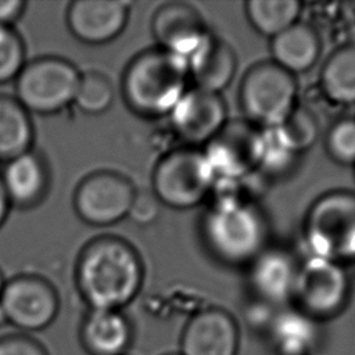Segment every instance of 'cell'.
<instances>
[{"instance_id":"obj_28","label":"cell","mask_w":355,"mask_h":355,"mask_svg":"<svg viewBox=\"0 0 355 355\" xmlns=\"http://www.w3.org/2000/svg\"><path fill=\"white\" fill-rule=\"evenodd\" d=\"M324 148L336 164L355 166V118L343 116L333 122L324 137Z\"/></svg>"},{"instance_id":"obj_35","label":"cell","mask_w":355,"mask_h":355,"mask_svg":"<svg viewBox=\"0 0 355 355\" xmlns=\"http://www.w3.org/2000/svg\"><path fill=\"white\" fill-rule=\"evenodd\" d=\"M4 284H6V279H4L3 272L0 270V297H1V293H3V288H4Z\"/></svg>"},{"instance_id":"obj_31","label":"cell","mask_w":355,"mask_h":355,"mask_svg":"<svg viewBox=\"0 0 355 355\" xmlns=\"http://www.w3.org/2000/svg\"><path fill=\"white\" fill-rule=\"evenodd\" d=\"M0 355H49L46 347L26 333L0 337Z\"/></svg>"},{"instance_id":"obj_16","label":"cell","mask_w":355,"mask_h":355,"mask_svg":"<svg viewBox=\"0 0 355 355\" xmlns=\"http://www.w3.org/2000/svg\"><path fill=\"white\" fill-rule=\"evenodd\" d=\"M204 18L191 4L165 3L151 18V33L157 47L187 60L208 35Z\"/></svg>"},{"instance_id":"obj_6","label":"cell","mask_w":355,"mask_h":355,"mask_svg":"<svg viewBox=\"0 0 355 355\" xmlns=\"http://www.w3.org/2000/svg\"><path fill=\"white\" fill-rule=\"evenodd\" d=\"M212 190L214 178L201 148H172L154 166L151 191L168 208L193 209L211 197Z\"/></svg>"},{"instance_id":"obj_33","label":"cell","mask_w":355,"mask_h":355,"mask_svg":"<svg viewBox=\"0 0 355 355\" xmlns=\"http://www.w3.org/2000/svg\"><path fill=\"white\" fill-rule=\"evenodd\" d=\"M10 209H11V202L6 194V190L3 187L1 178H0V227L4 225V222L10 214Z\"/></svg>"},{"instance_id":"obj_3","label":"cell","mask_w":355,"mask_h":355,"mask_svg":"<svg viewBox=\"0 0 355 355\" xmlns=\"http://www.w3.org/2000/svg\"><path fill=\"white\" fill-rule=\"evenodd\" d=\"M187 60L159 47L146 49L126 65L121 94L128 108L139 116H168L189 89Z\"/></svg>"},{"instance_id":"obj_11","label":"cell","mask_w":355,"mask_h":355,"mask_svg":"<svg viewBox=\"0 0 355 355\" xmlns=\"http://www.w3.org/2000/svg\"><path fill=\"white\" fill-rule=\"evenodd\" d=\"M0 305L7 324L21 333H36L49 327L60 312L55 287L37 275H17L6 280Z\"/></svg>"},{"instance_id":"obj_37","label":"cell","mask_w":355,"mask_h":355,"mask_svg":"<svg viewBox=\"0 0 355 355\" xmlns=\"http://www.w3.org/2000/svg\"><path fill=\"white\" fill-rule=\"evenodd\" d=\"M354 168H355V166H354Z\"/></svg>"},{"instance_id":"obj_2","label":"cell","mask_w":355,"mask_h":355,"mask_svg":"<svg viewBox=\"0 0 355 355\" xmlns=\"http://www.w3.org/2000/svg\"><path fill=\"white\" fill-rule=\"evenodd\" d=\"M207 252L226 266H247L269 245L270 227L262 207L241 193H215L200 219Z\"/></svg>"},{"instance_id":"obj_8","label":"cell","mask_w":355,"mask_h":355,"mask_svg":"<svg viewBox=\"0 0 355 355\" xmlns=\"http://www.w3.org/2000/svg\"><path fill=\"white\" fill-rule=\"evenodd\" d=\"M258 139V128L244 119H233L201 148L214 178L212 194L237 191L257 172Z\"/></svg>"},{"instance_id":"obj_20","label":"cell","mask_w":355,"mask_h":355,"mask_svg":"<svg viewBox=\"0 0 355 355\" xmlns=\"http://www.w3.org/2000/svg\"><path fill=\"white\" fill-rule=\"evenodd\" d=\"M187 68L194 87L220 94L236 75L237 54L227 42L208 32L200 47L187 58Z\"/></svg>"},{"instance_id":"obj_4","label":"cell","mask_w":355,"mask_h":355,"mask_svg":"<svg viewBox=\"0 0 355 355\" xmlns=\"http://www.w3.org/2000/svg\"><path fill=\"white\" fill-rule=\"evenodd\" d=\"M309 255L345 265L355 262V191L338 189L319 196L302 222Z\"/></svg>"},{"instance_id":"obj_5","label":"cell","mask_w":355,"mask_h":355,"mask_svg":"<svg viewBox=\"0 0 355 355\" xmlns=\"http://www.w3.org/2000/svg\"><path fill=\"white\" fill-rule=\"evenodd\" d=\"M239 105L252 126L277 128L298 107L297 79L270 60L255 62L241 78Z\"/></svg>"},{"instance_id":"obj_30","label":"cell","mask_w":355,"mask_h":355,"mask_svg":"<svg viewBox=\"0 0 355 355\" xmlns=\"http://www.w3.org/2000/svg\"><path fill=\"white\" fill-rule=\"evenodd\" d=\"M162 204L151 190H136L128 218L139 226L154 223L161 215Z\"/></svg>"},{"instance_id":"obj_21","label":"cell","mask_w":355,"mask_h":355,"mask_svg":"<svg viewBox=\"0 0 355 355\" xmlns=\"http://www.w3.org/2000/svg\"><path fill=\"white\" fill-rule=\"evenodd\" d=\"M269 51L270 61L295 76L309 71L318 62L322 42L312 25L297 21L270 39Z\"/></svg>"},{"instance_id":"obj_23","label":"cell","mask_w":355,"mask_h":355,"mask_svg":"<svg viewBox=\"0 0 355 355\" xmlns=\"http://www.w3.org/2000/svg\"><path fill=\"white\" fill-rule=\"evenodd\" d=\"M320 89L336 104H355V43L337 47L322 65Z\"/></svg>"},{"instance_id":"obj_27","label":"cell","mask_w":355,"mask_h":355,"mask_svg":"<svg viewBox=\"0 0 355 355\" xmlns=\"http://www.w3.org/2000/svg\"><path fill=\"white\" fill-rule=\"evenodd\" d=\"M273 129L282 143L297 155H302L309 150L316 143L319 135L316 116L312 111L300 105L280 126Z\"/></svg>"},{"instance_id":"obj_14","label":"cell","mask_w":355,"mask_h":355,"mask_svg":"<svg viewBox=\"0 0 355 355\" xmlns=\"http://www.w3.org/2000/svg\"><path fill=\"white\" fill-rule=\"evenodd\" d=\"M130 8L125 0H75L67 8V26L80 43L103 46L123 32Z\"/></svg>"},{"instance_id":"obj_25","label":"cell","mask_w":355,"mask_h":355,"mask_svg":"<svg viewBox=\"0 0 355 355\" xmlns=\"http://www.w3.org/2000/svg\"><path fill=\"white\" fill-rule=\"evenodd\" d=\"M297 155L277 137L275 129H259L257 173L263 178H282L297 165Z\"/></svg>"},{"instance_id":"obj_7","label":"cell","mask_w":355,"mask_h":355,"mask_svg":"<svg viewBox=\"0 0 355 355\" xmlns=\"http://www.w3.org/2000/svg\"><path fill=\"white\" fill-rule=\"evenodd\" d=\"M80 72L73 62L55 55L26 61L15 79V98L29 114L54 115L73 104Z\"/></svg>"},{"instance_id":"obj_10","label":"cell","mask_w":355,"mask_h":355,"mask_svg":"<svg viewBox=\"0 0 355 355\" xmlns=\"http://www.w3.org/2000/svg\"><path fill=\"white\" fill-rule=\"evenodd\" d=\"M136 187L125 175L101 169L86 175L75 189L73 209L90 226H114L128 218Z\"/></svg>"},{"instance_id":"obj_26","label":"cell","mask_w":355,"mask_h":355,"mask_svg":"<svg viewBox=\"0 0 355 355\" xmlns=\"http://www.w3.org/2000/svg\"><path fill=\"white\" fill-rule=\"evenodd\" d=\"M115 101V87L111 79L98 71L80 73L79 85L73 98L76 108L86 115H101Z\"/></svg>"},{"instance_id":"obj_29","label":"cell","mask_w":355,"mask_h":355,"mask_svg":"<svg viewBox=\"0 0 355 355\" xmlns=\"http://www.w3.org/2000/svg\"><path fill=\"white\" fill-rule=\"evenodd\" d=\"M26 64L25 42L14 26H0V85L15 80Z\"/></svg>"},{"instance_id":"obj_9","label":"cell","mask_w":355,"mask_h":355,"mask_svg":"<svg viewBox=\"0 0 355 355\" xmlns=\"http://www.w3.org/2000/svg\"><path fill=\"white\" fill-rule=\"evenodd\" d=\"M351 283L344 265L308 255L300 261L293 305L319 323L338 316L348 305Z\"/></svg>"},{"instance_id":"obj_15","label":"cell","mask_w":355,"mask_h":355,"mask_svg":"<svg viewBox=\"0 0 355 355\" xmlns=\"http://www.w3.org/2000/svg\"><path fill=\"white\" fill-rule=\"evenodd\" d=\"M240 329L236 318L218 306L197 311L184 324L179 355H237Z\"/></svg>"},{"instance_id":"obj_1","label":"cell","mask_w":355,"mask_h":355,"mask_svg":"<svg viewBox=\"0 0 355 355\" xmlns=\"http://www.w3.org/2000/svg\"><path fill=\"white\" fill-rule=\"evenodd\" d=\"M144 263L126 239L103 234L87 241L75 263V284L89 309L123 311L141 291Z\"/></svg>"},{"instance_id":"obj_34","label":"cell","mask_w":355,"mask_h":355,"mask_svg":"<svg viewBox=\"0 0 355 355\" xmlns=\"http://www.w3.org/2000/svg\"><path fill=\"white\" fill-rule=\"evenodd\" d=\"M4 324H7V318H6V313H4V311H3V308L0 305V327L4 326Z\"/></svg>"},{"instance_id":"obj_19","label":"cell","mask_w":355,"mask_h":355,"mask_svg":"<svg viewBox=\"0 0 355 355\" xmlns=\"http://www.w3.org/2000/svg\"><path fill=\"white\" fill-rule=\"evenodd\" d=\"M79 341L87 355H128L133 324L123 311L87 309L80 322Z\"/></svg>"},{"instance_id":"obj_36","label":"cell","mask_w":355,"mask_h":355,"mask_svg":"<svg viewBox=\"0 0 355 355\" xmlns=\"http://www.w3.org/2000/svg\"><path fill=\"white\" fill-rule=\"evenodd\" d=\"M166 355H179V352L178 354H166Z\"/></svg>"},{"instance_id":"obj_13","label":"cell","mask_w":355,"mask_h":355,"mask_svg":"<svg viewBox=\"0 0 355 355\" xmlns=\"http://www.w3.org/2000/svg\"><path fill=\"white\" fill-rule=\"evenodd\" d=\"M168 118L184 146L196 148L209 143L229 121L223 97L194 86L186 90Z\"/></svg>"},{"instance_id":"obj_32","label":"cell","mask_w":355,"mask_h":355,"mask_svg":"<svg viewBox=\"0 0 355 355\" xmlns=\"http://www.w3.org/2000/svg\"><path fill=\"white\" fill-rule=\"evenodd\" d=\"M25 8V0H0V26H14Z\"/></svg>"},{"instance_id":"obj_18","label":"cell","mask_w":355,"mask_h":355,"mask_svg":"<svg viewBox=\"0 0 355 355\" xmlns=\"http://www.w3.org/2000/svg\"><path fill=\"white\" fill-rule=\"evenodd\" d=\"M320 323L294 305L277 308L263 327L276 355H312L320 340Z\"/></svg>"},{"instance_id":"obj_22","label":"cell","mask_w":355,"mask_h":355,"mask_svg":"<svg viewBox=\"0 0 355 355\" xmlns=\"http://www.w3.org/2000/svg\"><path fill=\"white\" fill-rule=\"evenodd\" d=\"M35 128L31 114L12 96L0 94V162L32 150Z\"/></svg>"},{"instance_id":"obj_17","label":"cell","mask_w":355,"mask_h":355,"mask_svg":"<svg viewBox=\"0 0 355 355\" xmlns=\"http://www.w3.org/2000/svg\"><path fill=\"white\" fill-rule=\"evenodd\" d=\"M11 207L31 209L44 201L50 191V168L46 158L33 150L8 161L0 173Z\"/></svg>"},{"instance_id":"obj_24","label":"cell","mask_w":355,"mask_h":355,"mask_svg":"<svg viewBox=\"0 0 355 355\" xmlns=\"http://www.w3.org/2000/svg\"><path fill=\"white\" fill-rule=\"evenodd\" d=\"M302 3L298 0H248L244 12L251 28L269 39L300 21Z\"/></svg>"},{"instance_id":"obj_12","label":"cell","mask_w":355,"mask_h":355,"mask_svg":"<svg viewBox=\"0 0 355 355\" xmlns=\"http://www.w3.org/2000/svg\"><path fill=\"white\" fill-rule=\"evenodd\" d=\"M245 268L254 301L272 308L293 305L300 261L291 251L269 244Z\"/></svg>"}]
</instances>
